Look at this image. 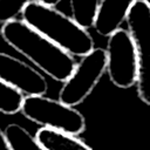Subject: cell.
I'll return each instance as SVG.
<instances>
[{
    "mask_svg": "<svg viewBox=\"0 0 150 150\" xmlns=\"http://www.w3.org/2000/svg\"><path fill=\"white\" fill-rule=\"evenodd\" d=\"M0 34L5 42L26 57L34 68L55 81L66 82L76 67L70 54L32 28L22 19L4 23Z\"/></svg>",
    "mask_w": 150,
    "mask_h": 150,
    "instance_id": "6da1fadb",
    "label": "cell"
},
{
    "mask_svg": "<svg viewBox=\"0 0 150 150\" xmlns=\"http://www.w3.org/2000/svg\"><path fill=\"white\" fill-rule=\"evenodd\" d=\"M21 16L27 25L71 56L82 57L95 48L89 30L82 28L71 16L63 14L55 7L33 0L26 6Z\"/></svg>",
    "mask_w": 150,
    "mask_h": 150,
    "instance_id": "7a4b0ae2",
    "label": "cell"
},
{
    "mask_svg": "<svg viewBox=\"0 0 150 150\" xmlns=\"http://www.w3.org/2000/svg\"><path fill=\"white\" fill-rule=\"evenodd\" d=\"M21 112L26 118L42 128L74 136L80 135L86 129V120L79 110L45 95L25 96Z\"/></svg>",
    "mask_w": 150,
    "mask_h": 150,
    "instance_id": "3957f363",
    "label": "cell"
},
{
    "mask_svg": "<svg viewBox=\"0 0 150 150\" xmlns=\"http://www.w3.org/2000/svg\"><path fill=\"white\" fill-rule=\"evenodd\" d=\"M107 70V53L103 48H94L82 56L70 75L63 82L59 93V100L70 107L82 103L97 86Z\"/></svg>",
    "mask_w": 150,
    "mask_h": 150,
    "instance_id": "277c9868",
    "label": "cell"
},
{
    "mask_svg": "<svg viewBox=\"0 0 150 150\" xmlns=\"http://www.w3.org/2000/svg\"><path fill=\"white\" fill-rule=\"evenodd\" d=\"M127 26L138 60L137 94L142 102L150 105V8L143 0H137L131 7Z\"/></svg>",
    "mask_w": 150,
    "mask_h": 150,
    "instance_id": "5b68a950",
    "label": "cell"
},
{
    "mask_svg": "<svg viewBox=\"0 0 150 150\" xmlns=\"http://www.w3.org/2000/svg\"><path fill=\"white\" fill-rule=\"evenodd\" d=\"M105 53L107 71L114 86L127 89L137 83V53L128 29L120 28L108 38Z\"/></svg>",
    "mask_w": 150,
    "mask_h": 150,
    "instance_id": "8992f818",
    "label": "cell"
},
{
    "mask_svg": "<svg viewBox=\"0 0 150 150\" xmlns=\"http://www.w3.org/2000/svg\"><path fill=\"white\" fill-rule=\"evenodd\" d=\"M0 80L14 87L26 96L45 95L48 83L36 68L0 52Z\"/></svg>",
    "mask_w": 150,
    "mask_h": 150,
    "instance_id": "52a82bcc",
    "label": "cell"
},
{
    "mask_svg": "<svg viewBox=\"0 0 150 150\" xmlns=\"http://www.w3.org/2000/svg\"><path fill=\"white\" fill-rule=\"evenodd\" d=\"M137 0H101L97 16L94 23L95 30L109 38L121 28V25Z\"/></svg>",
    "mask_w": 150,
    "mask_h": 150,
    "instance_id": "ba28073f",
    "label": "cell"
},
{
    "mask_svg": "<svg viewBox=\"0 0 150 150\" xmlns=\"http://www.w3.org/2000/svg\"><path fill=\"white\" fill-rule=\"evenodd\" d=\"M34 137L43 150H93L76 136L48 128H40Z\"/></svg>",
    "mask_w": 150,
    "mask_h": 150,
    "instance_id": "9c48e42d",
    "label": "cell"
},
{
    "mask_svg": "<svg viewBox=\"0 0 150 150\" xmlns=\"http://www.w3.org/2000/svg\"><path fill=\"white\" fill-rule=\"evenodd\" d=\"M101 0H69L71 19L82 28L94 27Z\"/></svg>",
    "mask_w": 150,
    "mask_h": 150,
    "instance_id": "30bf717a",
    "label": "cell"
},
{
    "mask_svg": "<svg viewBox=\"0 0 150 150\" xmlns=\"http://www.w3.org/2000/svg\"><path fill=\"white\" fill-rule=\"evenodd\" d=\"M5 134L13 150H43L38 144L35 137L19 124H9Z\"/></svg>",
    "mask_w": 150,
    "mask_h": 150,
    "instance_id": "8fae6325",
    "label": "cell"
},
{
    "mask_svg": "<svg viewBox=\"0 0 150 150\" xmlns=\"http://www.w3.org/2000/svg\"><path fill=\"white\" fill-rule=\"evenodd\" d=\"M23 94L0 80V112L13 115L21 111Z\"/></svg>",
    "mask_w": 150,
    "mask_h": 150,
    "instance_id": "7c38bea8",
    "label": "cell"
},
{
    "mask_svg": "<svg viewBox=\"0 0 150 150\" xmlns=\"http://www.w3.org/2000/svg\"><path fill=\"white\" fill-rule=\"evenodd\" d=\"M30 1L33 0H0V22L4 25L16 20Z\"/></svg>",
    "mask_w": 150,
    "mask_h": 150,
    "instance_id": "4fadbf2b",
    "label": "cell"
},
{
    "mask_svg": "<svg viewBox=\"0 0 150 150\" xmlns=\"http://www.w3.org/2000/svg\"><path fill=\"white\" fill-rule=\"evenodd\" d=\"M0 150H13L5 131H2L1 128H0Z\"/></svg>",
    "mask_w": 150,
    "mask_h": 150,
    "instance_id": "5bb4252c",
    "label": "cell"
},
{
    "mask_svg": "<svg viewBox=\"0 0 150 150\" xmlns=\"http://www.w3.org/2000/svg\"><path fill=\"white\" fill-rule=\"evenodd\" d=\"M36 1H39L40 4H42V5H46V6H50V7H55L61 0H36Z\"/></svg>",
    "mask_w": 150,
    "mask_h": 150,
    "instance_id": "9a60e30c",
    "label": "cell"
},
{
    "mask_svg": "<svg viewBox=\"0 0 150 150\" xmlns=\"http://www.w3.org/2000/svg\"><path fill=\"white\" fill-rule=\"evenodd\" d=\"M143 1H144V2H145V4L148 5V7L150 8V0H143Z\"/></svg>",
    "mask_w": 150,
    "mask_h": 150,
    "instance_id": "2e32d148",
    "label": "cell"
}]
</instances>
